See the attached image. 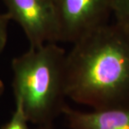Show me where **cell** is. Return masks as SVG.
Instances as JSON below:
<instances>
[{
  "instance_id": "6da1fadb",
  "label": "cell",
  "mask_w": 129,
  "mask_h": 129,
  "mask_svg": "<svg viewBox=\"0 0 129 129\" xmlns=\"http://www.w3.org/2000/svg\"><path fill=\"white\" fill-rule=\"evenodd\" d=\"M72 45L66 56V97L92 109L129 105V34L108 22Z\"/></svg>"
},
{
  "instance_id": "7a4b0ae2",
  "label": "cell",
  "mask_w": 129,
  "mask_h": 129,
  "mask_svg": "<svg viewBox=\"0 0 129 129\" xmlns=\"http://www.w3.org/2000/svg\"><path fill=\"white\" fill-rule=\"evenodd\" d=\"M66 52L58 43L29 46L12 60L15 102L21 103L29 122L52 126L66 106Z\"/></svg>"
},
{
  "instance_id": "3957f363",
  "label": "cell",
  "mask_w": 129,
  "mask_h": 129,
  "mask_svg": "<svg viewBox=\"0 0 129 129\" xmlns=\"http://www.w3.org/2000/svg\"><path fill=\"white\" fill-rule=\"evenodd\" d=\"M57 42L74 44L102 25L112 14L113 0H52Z\"/></svg>"
},
{
  "instance_id": "277c9868",
  "label": "cell",
  "mask_w": 129,
  "mask_h": 129,
  "mask_svg": "<svg viewBox=\"0 0 129 129\" xmlns=\"http://www.w3.org/2000/svg\"><path fill=\"white\" fill-rule=\"evenodd\" d=\"M7 14L22 28L29 46L57 42L52 0H4Z\"/></svg>"
},
{
  "instance_id": "5b68a950",
  "label": "cell",
  "mask_w": 129,
  "mask_h": 129,
  "mask_svg": "<svg viewBox=\"0 0 129 129\" xmlns=\"http://www.w3.org/2000/svg\"><path fill=\"white\" fill-rule=\"evenodd\" d=\"M62 114L71 129H129V105L89 112L75 110L66 105Z\"/></svg>"
},
{
  "instance_id": "8992f818",
  "label": "cell",
  "mask_w": 129,
  "mask_h": 129,
  "mask_svg": "<svg viewBox=\"0 0 129 129\" xmlns=\"http://www.w3.org/2000/svg\"><path fill=\"white\" fill-rule=\"evenodd\" d=\"M114 22L129 34V0H113Z\"/></svg>"
},
{
  "instance_id": "52a82bcc",
  "label": "cell",
  "mask_w": 129,
  "mask_h": 129,
  "mask_svg": "<svg viewBox=\"0 0 129 129\" xmlns=\"http://www.w3.org/2000/svg\"><path fill=\"white\" fill-rule=\"evenodd\" d=\"M29 122L21 103L15 102V108L11 118L1 129H29Z\"/></svg>"
},
{
  "instance_id": "ba28073f",
  "label": "cell",
  "mask_w": 129,
  "mask_h": 129,
  "mask_svg": "<svg viewBox=\"0 0 129 129\" xmlns=\"http://www.w3.org/2000/svg\"><path fill=\"white\" fill-rule=\"evenodd\" d=\"M10 20L11 19L7 13L0 14V54L6 46L8 41V29Z\"/></svg>"
},
{
  "instance_id": "9c48e42d",
  "label": "cell",
  "mask_w": 129,
  "mask_h": 129,
  "mask_svg": "<svg viewBox=\"0 0 129 129\" xmlns=\"http://www.w3.org/2000/svg\"><path fill=\"white\" fill-rule=\"evenodd\" d=\"M4 83L3 81L0 80V96H2L3 92H4Z\"/></svg>"
},
{
  "instance_id": "30bf717a",
  "label": "cell",
  "mask_w": 129,
  "mask_h": 129,
  "mask_svg": "<svg viewBox=\"0 0 129 129\" xmlns=\"http://www.w3.org/2000/svg\"><path fill=\"white\" fill-rule=\"evenodd\" d=\"M36 129H52V126H39Z\"/></svg>"
}]
</instances>
